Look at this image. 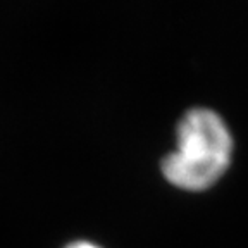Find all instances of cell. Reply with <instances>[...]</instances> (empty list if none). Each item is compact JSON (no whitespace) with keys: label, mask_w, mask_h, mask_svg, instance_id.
Returning <instances> with one entry per match:
<instances>
[{"label":"cell","mask_w":248,"mask_h":248,"mask_svg":"<svg viewBox=\"0 0 248 248\" xmlns=\"http://www.w3.org/2000/svg\"><path fill=\"white\" fill-rule=\"evenodd\" d=\"M234 141L224 119L212 108L195 107L181 117L176 148L160 164L172 186L203 191L222 178L232 159Z\"/></svg>","instance_id":"obj_1"},{"label":"cell","mask_w":248,"mask_h":248,"mask_svg":"<svg viewBox=\"0 0 248 248\" xmlns=\"http://www.w3.org/2000/svg\"><path fill=\"white\" fill-rule=\"evenodd\" d=\"M66 248H100V247L90 243V241H76V243H71L69 247H66Z\"/></svg>","instance_id":"obj_2"}]
</instances>
